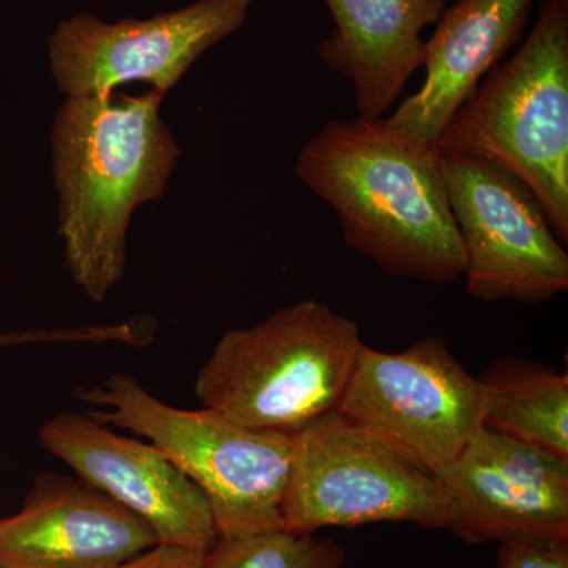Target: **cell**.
Here are the masks:
<instances>
[{
    "mask_svg": "<svg viewBox=\"0 0 568 568\" xmlns=\"http://www.w3.org/2000/svg\"><path fill=\"white\" fill-rule=\"evenodd\" d=\"M336 413L436 476L484 428V394L443 338L403 353L364 343Z\"/></svg>",
    "mask_w": 568,
    "mask_h": 568,
    "instance_id": "52a82bcc",
    "label": "cell"
},
{
    "mask_svg": "<svg viewBox=\"0 0 568 568\" xmlns=\"http://www.w3.org/2000/svg\"><path fill=\"white\" fill-rule=\"evenodd\" d=\"M345 549L332 538L276 529L219 537L207 552L209 568H343Z\"/></svg>",
    "mask_w": 568,
    "mask_h": 568,
    "instance_id": "2e32d148",
    "label": "cell"
},
{
    "mask_svg": "<svg viewBox=\"0 0 568 568\" xmlns=\"http://www.w3.org/2000/svg\"><path fill=\"white\" fill-rule=\"evenodd\" d=\"M74 395L95 406L89 416L159 447L201 489L219 537L283 529L290 435L245 428L211 407L178 409L121 373Z\"/></svg>",
    "mask_w": 568,
    "mask_h": 568,
    "instance_id": "5b68a950",
    "label": "cell"
},
{
    "mask_svg": "<svg viewBox=\"0 0 568 568\" xmlns=\"http://www.w3.org/2000/svg\"><path fill=\"white\" fill-rule=\"evenodd\" d=\"M122 331L119 325H88L80 328H58V331L9 332L0 334L2 347L33 345V343H118Z\"/></svg>",
    "mask_w": 568,
    "mask_h": 568,
    "instance_id": "ac0fdd59",
    "label": "cell"
},
{
    "mask_svg": "<svg viewBox=\"0 0 568 568\" xmlns=\"http://www.w3.org/2000/svg\"><path fill=\"white\" fill-rule=\"evenodd\" d=\"M118 568H209L207 552L178 545L156 544Z\"/></svg>",
    "mask_w": 568,
    "mask_h": 568,
    "instance_id": "d6986e66",
    "label": "cell"
},
{
    "mask_svg": "<svg viewBox=\"0 0 568 568\" xmlns=\"http://www.w3.org/2000/svg\"><path fill=\"white\" fill-rule=\"evenodd\" d=\"M435 477L465 544L568 540V458L481 428Z\"/></svg>",
    "mask_w": 568,
    "mask_h": 568,
    "instance_id": "30bf717a",
    "label": "cell"
},
{
    "mask_svg": "<svg viewBox=\"0 0 568 568\" xmlns=\"http://www.w3.org/2000/svg\"><path fill=\"white\" fill-rule=\"evenodd\" d=\"M496 568H568V540L503 541Z\"/></svg>",
    "mask_w": 568,
    "mask_h": 568,
    "instance_id": "e0dca14e",
    "label": "cell"
},
{
    "mask_svg": "<svg viewBox=\"0 0 568 568\" xmlns=\"http://www.w3.org/2000/svg\"><path fill=\"white\" fill-rule=\"evenodd\" d=\"M362 345L353 320L302 301L227 331L201 366L194 394L245 428L291 436L338 409Z\"/></svg>",
    "mask_w": 568,
    "mask_h": 568,
    "instance_id": "3957f363",
    "label": "cell"
},
{
    "mask_svg": "<svg viewBox=\"0 0 568 568\" xmlns=\"http://www.w3.org/2000/svg\"><path fill=\"white\" fill-rule=\"evenodd\" d=\"M536 0H457L425 41V82L386 121L435 144L448 123L521 40Z\"/></svg>",
    "mask_w": 568,
    "mask_h": 568,
    "instance_id": "4fadbf2b",
    "label": "cell"
},
{
    "mask_svg": "<svg viewBox=\"0 0 568 568\" xmlns=\"http://www.w3.org/2000/svg\"><path fill=\"white\" fill-rule=\"evenodd\" d=\"M166 93L67 97L52 129L59 234L71 278L102 304L125 271L136 207L159 201L181 156L160 115Z\"/></svg>",
    "mask_w": 568,
    "mask_h": 568,
    "instance_id": "7a4b0ae2",
    "label": "cell"
},
{
    "mask_svg": "<svg viewBox=\"0 0 568 568\" xmlns=\"http://www.w3.org/2000/svg\"><path fill=\"white\" fill-rule=\"evenodd\" d=\"M39 439L77 477L148 523L160 544L209 552L219 540L201 489L149 440L118 435L73 410L48 418Z\"/></svg>",
    "mask_w": 568,
    "mask_h": 568,
    "instance_id": "8fae6325",
    "label": "cell"
},
{
    "mask_svg": "<svg viewBox=\"0 0 568 568\" xmlns=\"http://www.w3.org/2000/svg\"><path fill=\"white\" fill-rule=\"evenodd\" d=\"M465 250L467 293L540 304L568 290V254L536 194L489 160L439 153Z\"/></svg>",
    "mask_w": 568,
    "mask_h": 568,
    "instance_id": "ba28073f",
    "label": "cell"
},
{
    "mask_svg": "<svg viewBox=\"0 0 568 568\" xmlns=\"http://www.w3.org/2000/svg\"><path fill=\"white\" fill-rule=\"evenodd\" d=\"M160 544L148 523L80 477L41 474L0 518V568H118Z\"/></svg>",
    "mask_w": 568,
    "mask_h": 568,
    "instance_id": "7c38bea8",
    "label": "cell"
},
{
    "mask_svg": "<svg viewBox=\"0 0 568 568\" xmlns=\"http://www.w3.org/2000/svg\"><path fill=\"white\" fill-rule=\"evenodd\" d=\"M334 31L321 41L328 69L353 81L358 118L384 119L418 69L422 32L436 24L448 0H324Z\"/></svg>",
    "mask_w": 568,
    "mask_h": 568,
    "instance_id": "5bb4252c",
    "label": "cell"
},
{
    "mask_svg": "<svg viewBox=\"0 0 568 568\" xmlns=\"http://www.w3.org/2000/svg\"><path fill=\"white\" fill-rule=\"evenodd\" d=\"M282 515L294 534L372 523L447 530L450 503L433 474L334 410L291 435Z\"/></svg>",
    "mask_w": 568,
    "mask_h": 568,
    "instance_id": "8992f818",
    "label": "cell"
},
{
    "mask_svg": "<svg viewBox=\"0 0 568 568\" xmlns=\"http://www.w3.org/2000/svg\"><path fill=\"white\" fill-rule=\"evenodd\" d=\"M254 0H197L149 20L62 21L50 39L52 77L67 97L110 95L142 81L168 93L213 44L245 24Z\"/></svg>",
    "mask_w": 568,
    "mask_h": 568,
    "instance_id": "9c48e42d",
    "label": "cell"
},
{
    "mask_svg": "<svg viewBox=\"0 0 568 568\" xmlns=\"http://www.w3.org/2000/svg\"><path fill=\"white\" fill-rule=\"evenodd\" d=\"M436 151L507 168L568 242V0H544L525 43L448 123Z\"/></svg>",
    "mask_w": 568,
    "mask_h": 568,
    "instance_id": "277c9868",
    "label": "cell"
},
{
    "mask_svg": "<svg viewBox=\"0 0 568 568\" xmlns=\"http://www.w3.org/2000/svg\"><path fill=\"white\" fill-rule=\"evenodd\" d=\"M295 175L334 209L346 244L384 274L462 278L465 250L435 144L386 118L334 119L298 152Z\"/></svg>",
    "mask_w": 568,
    "mask_h": 568,
    "instance_id": "6da1fadb",
    "label": "cell"
},
{
    "mask_svg": "<svg viewBox=\"0 0 568 568\" xmlns=\"http://www.w3.org/2000/svg\"><path fill=\"white\" fill-rule=\"evenodd\" d=\"M484 428L568 458V376L519 358H500L478 377Z\"/></svg>",
    "mask_w": 568,
    "mask_h": 568,
    "instance_id": "9a60e30c",
    "label": "cell"
}]
</instances>
